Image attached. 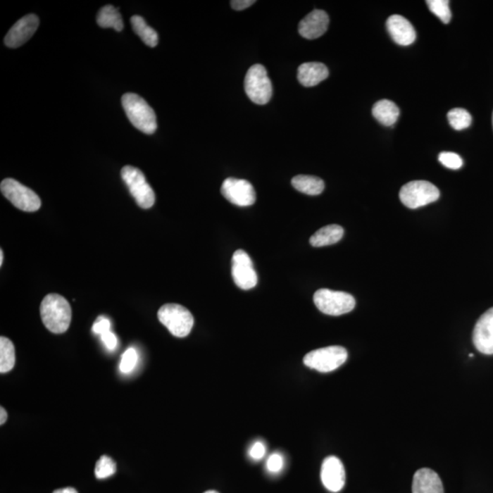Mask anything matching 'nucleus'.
<instances>
[{
	"label": "nucleus",
	"mask_w": 493,
	"mask_h": 493,
	"mask_svg": "<svg viewBox=\"0 0 493 493\" xmlns=\"http://www.w3.org/2000/svg\"><path fill=\"white\" fill-rule=\"evenodd\" d=\"M221 193L225 199L239 206H252L256 201L254 186L244 180L227 178L222 184Z\"/></svg>",
	"instance_id": "9b49d317"
},
{
	"label": "nucleus",
	"mask_w": 493,
	"mask_h": 493,
	"mask_svg": "<svg viewBox=\"0 0 493 493\" xmlns=\"http://www.w3.org/2000/svg\"><path fill=\"white\" fill-rule=\"evenodd\" d=\"M439 161L442 163L444 166H446V168L453 169V170L460 169L462 165H463L461 157L457 155V154L452 152L440 153Z\"/></svg>",
	"instance_id": "c85d7f7f"
},
{
	"label": "nucleus",
	"mask_w": 493,
	"mask_h": 493,
	"mask_svg": "<svg viewBox=\"0 0 493 493\" xmlns=\"http://www.w3.org/2000/svg\"><path fill=\"white\" fill-rule=\"evenodd\" d=\"M314 304L319 311L327 316H339L352 312L356 300L352 295L344 292L320 289L314 294Z\"/></svg>",
	"instance_id": "20e7f679"
},
{
	"label": "nucleus",
	"mask_w": 493,
	"mask_h": 493,
	"mask_svg": "<svg viewBox=\"0 0 493 493\" xmlns=\"http://www.w3.org/2000/svg\"><path fill=\"white\" fill-rule=\"evenodd\" d=\"M348 353L342 347H328L320 348L308 353L304 356V365L311 369L322 373L334 371L347 362Z\"/></svg>",
	"instance_id": "423d86ee"
},
{
	"label": "nucleus",
	"mask_w": 493,
	"mask_h": 493,
	"mask_svg": "<svg viewBox=\"0 0 493 493\" xmlns=\"http://www.w3.org/2000/svg\"><path fill=\"white\" fill-rule=\"evenodd\" d=\"M246 95L256 104L264 106L273 96V85L266 69L261 64L249 68L244 81Z\"/></svg>",
	"instance_id": "0eeeda50"
},
{
	"label": "nucleus",
	"mask_w": 493,
	"mask_h": 493,
	"mask_svg": "<svg viewBox=\"0 0 493 493\" xmlns=\"http://www.w3.org/2000/svg\"><path fill=\"white\" fill-rule=\"evenodd\" d=\"M283 464H285V461H283L282 456L278 453H273L268 458L267 470L271 473H278L282 470Z\"/></svg>",
	"instance_id": "c756f323"
},
{
	"label": "nucleus",
	"mask_w": 493,
	"mask_h": 493,
	"mask_svg": "<svg viewBox=\"0 0 493 493\" xmlns=\"http://www.w3.org/2000/svg\"><path fill=\"white\" fill-rule=\"evenodd\" d=\"M344 236V229L339 225H328L317 230L310 239L311 245L319 248L335 244L340 242Z\"/></svg>",
	"instance_id": "6ab92c4d"
},
{
	"label": "nucleus",
	"mask_w": 493,
	"mask_h": 493,
	"mask_svg": "<svg viewBox=\"0 0 493 493\" xmlns=\"http://www.w3.org/2000/svg\"><path fill=\"white\" fill-rule=\"evenodd\" d=\"M255 3V0H233V1L230 2V4L233 9L240 11L251 7Z\"/></svg>",
	"instance_id": "72a5a7b5"
},
{
	"label": "nucleus",
	"mask_w": 493,
	"mask_h": 493,
	"mask_svg": "<svg viewBox=\"0 0 493 493\" xmlns=\"http://www.w3.org/2000/svg\"><path fill=\"white\" fill-rule=\"evenodd\" d=\"M121 175L138 206L144 209L152 208L156 202L155 192L147 183L143 172L134 166H125Z\"/></svg>",
	"instance_id": "39448f33"
},
{
	"label": "nucleus",
	"mask_w": 493,
	"mask_h": 493,
	"mask_svg": "<svg viewBox=\"0 0 493 493\" xmlns=\"http://www.w3.org/2000/svg\"><path fill=\"white\" fill-rule=\"evenodd\" d=\"M39 24V18L34 14L20 18L9 30L5 38V44L9 48H18L26 43L36 32Z\"/></svg>",
	"instance_id": "f8f14e48"
},
{
	"label": "nucleus",
	"mask_w": 493,
	"mask_h": 493,
	"mask_svg": "<svg viewBox=\"0 0 493 493\" xmlns=\"http://www.w3.org/2000/svg\"><path fill=\"white\" fill-rule=\"evenodd\" d=\"M137 353L134 348H129L123 353L121 363H120V370L123 374H128L134 370L137 363Z\"/></svg>",
	"instance_id": "cd10ccee"
},
{
	"label": "nucleus",
	"mask_w": 493,
	"mask_h": 493,
	"mask_svg": "<svg viewBox=\"0 0 493 493\" xmlns=\"http://www.w3.org/2000/svg\"><path fill=\"white\" fill-rule=\"evenodd\" d=\"M372 113L381 125L392 126L399 119L400 111L393 101L381 100L373 107Z\"/></svg>",
	"instance_id": "aec40b11"
},
{
	"label": "nucleus",
	"mask_w": 493,
	"mask_h": 493,
	"mask_svg": "<svg viewBox=\"0 0 493 493\" xmlns=\"http://www.w3.org/2000/svg\"><path fill=\"white\" fill-rule=\"evenodd\" d=\"M329 76V70L325 64L320 63H306L301 64L298 69V80L305 87H313L325 81Z\"/></svg>",
	"instance_id": "a211bd4d"
},
{
	"label": "nucleus",
	"mask_w": 493,
	"mask_h": 493,
	"mask_svg": "<svg viewBox=\"0 0 493 493\" xmlns=\"http://www.w3.org/2000/svg\"><path fill=\"white\" fill-rule=\"evenodd\" d=\"M54 493H78V492L73 488H64L56 489V491H54Z\"/></svg>",
	"instance_id": "c9c22d12"
},
{
	"label": "nucleus",
	"mask_w": 493,
	"mask_h": 493,
	"mask_svg": "<svg viewBox=\"0 0 493 493\" xmlns=\"http://www.w3.org/2000/svg\"><path fill=\"white\" fill-rule=\"evenodd\" d=\"M131 23L134 32L140 37L147 46L155 48L158 44V34L146 23V20L140 16H132Z\"/></svg>",
	"instance_id": "5701e85b"
},
{
	"label": "nucleus",
	"mask_w": 493,
	"mask_h": 493,
	"mask_svg": "<svg viewBox=\"0 0 493 493\" xmlns=\"http://www.w3.org/2000/svg\"><path fill=\"white\" fill-rule=\"evenodd\" d=\"M204 493H218V492H216V491H208V492H206Z\"/></svg>",
	"instance_id": "4c0bfd02"
},
{
	"label": "nucleus",
	"mask_w": 493,
	"mask_h": 493,
	"mask_svg": "<svg viewBox=\"0 0 493 493\" xmlns=\"http://www.w3.org/2000/svg\"><path fill=\"white\" fill-rule=\"evenodd\" d=\"M1 193L17 208L26 212L39 211L42 200L33 190L13 178H6L0 185Z\"/></svg>",
	"instance_id": "6e6552de"
},
{
	"label": "nucleus",
	"mask_w": 493,
	"mask_h": 493,
	"mask_svg": "<svg viewBox=\"0 0 493 493\" xmlns=\"http://www.w3.org/2000/svg\"><path fill=\"white\" fill-rule=\"evenodd\" d=\"M160 323L175 337H186L194 325V317L187 308L177 304L163 305L157 313Z\"/></svg>",
	"instance_id": "7ed1b4c3"
},
{
	"label": "nucleus",
	"mask_w": 493,
	"mask_h": 493,
	"mask_svg": "<svg viewBox=\"0 0 493 493\" xmlns=\"http://www.w3.org/2000/svg\"><path fill=\"white\" fill-rule=\"evenodd\" d=\"M97 23L99 26L104 27V29L111 27V29L116 30V32H122L123 29L121 14L119 13L118 9L111 5L101 8V11H99Z\"/></svg>",
	"instance_id": "4be33fe9"
},
{
	"label": "nucleus",
	"mask_w": 493,
	"mask_h": 493,
	"mask_svg": "<svg viewBox=\"0 0 493 493\" xmlns=\"http://www.w3.org/2000/svg\"><path fill=\"white\" fill-rule=\"evenodd\" d=\"M292 185L299 192L309 196L320 195L325 189V182L313 175H296L292 180Z\"/></svg>",
	"instance_id": "412c9836"
},
{
	"label": "nucleus",
	"mask_w": 493,
	"mask_h": 493,
	"mask_svg": "<svg viewBox=\"0 0 493 493\" xmlns=\"http://www.w3.org/2000/svg\"><path fill=\"white\" fill-rule=\"evenodd\" d=\"M473 344L479 352L493 354V307L478 320L473 330Z\"/></svg>",
	"instance_id": "4468645a"
},
{
	"label": "nucleus",
	"mask_w": 493,
	"mask_h": 493,
	"mask_svg": "<svg viewBox=\"0 0 493 493\" xmlns=\"http://www.w3.org/2000/svg\"><path fill=\"white\" fill-rule=\"evenodd\" d=\"M439 195V190L430 182L416 180L402 187L399 199L404 205L415 209L437 201Z\"/></svg>",
	"instance_id": "1a4fd4ad"
},
{
	"label": "nucleus",
	"mask_w": 493,
	"mask_h": 493,
	"mask_svg": "<svg viewBox=\"0 0 493 493\" xmlns=\"http://www.w3.org/2000/svg\"><path fill=\"white\" fill-rule=\"evenodd\" d=\"M413 493H444L442 480L435 471L423 468L413 478Z\"/></svg>",
	"instance_id": "f3484780"
},
{
	"label": "nucleus",
	"mask_w": 493,
	"mask_h": 493,
	"mask_svg": "<svg viewBox=\"0 0 493 493\" xmlns=\"http://www.w3.org/2000/svg\"><path fill=\"white\" fill-rule=\"evenodd\" d=\"M430 11L435 14L443 23L448 24L451 20V11L448 0H428Z\"/></svg>",
	"instance_id": "a878e982"
},
{
	"label": "nucleus",
	"mask_w": 493,
	"mask_h": 493,
	"mask_svg": "<svg viewBox=\"0 0 493 493\" xmlns=\"http://www.w3.org/2000/svg\"><path fill=\"white\" fill-rule=\"evenodd\" d=\"M448 119L451 127L458 131L470 127L471 123H473V117L470 113L462 108H455V109L449 111Z\"/></svg>",
	"instance_id": "393cba45"
},
{
	"label": "nucleus",
	"mask_w": 493,
	"mask_h": 493,
	"mask_svg": "<svg viewBox=\"0 0 493 493\" xmlns=\"http://www.w3.org/2000/svg\"><path fill=\"white\" fill-rule=\"evenodd\" d=\"M3 255H4V254H3V251L1 249V251H0V265H1V266L3 264V258H3Z\"/></svg>",
	"instance_id": "e433bc0d"
},
{
	"label": "nucleus",
	"mask_w": 493,
	"mask_h": 493,
	"mask_svg": "<svg viewBox=\"0 0 493 493\" xmlns=\"http://www.w3.org/2000/svg\"><path fill=\"white\" fill-rule=\"evenodd\" d=\"M320 480L323 486L332 492H340L345 483V470L343 463L335 456H330L323 462Z\"/></svg>",
	"instance_id": "ddd939ff"
},
{
	"label": "nucleus",
	"mask_w": 493,
	"mask_h": 493,
	"mask_svg": "<svg viewBox=\"0 0 493 493\" xmlns=\"http://www.w3.org/2000/svg\"><path fill=\"white\" fill-rule=\"evenodd\" d=\"M265 453H266V448L264 444L260 442L254 443L249 449V456L254 460H261L264 457Z\"/></svg>",
	"instance_id": "2f4dec72"
},
{
	"label": "nucleus",
	"mask_w": 493,
	"mask_h": 493,
	"mask_svg": "<svg viewBox=\"0 0 493 493\" xmlns=\"http://www.w3.org/2000/svg\"><path fill=\"white\" fill-rule=\"evenodd\" d=\"M101 341L109 350L116 349L117 345V338L116 335L111 331L104 332V334L101 335Z\"/></svg>",
	"instance_id": "473e14b6"
},
{
	"label": "nucleus",
	"mask_w": 493,
	"mask_h": 493,
	"mask_svg": "<svg viewBox=\"0 0 493 493\" xmlns=\"http://www.w3.org/2000/svg\"><path fill=\"white\" fill-rule=\"evenodd\" d=\"M16 354L13 343L8 338H0V373L5 374L13 369Z\"/></svg>",
	"instance_id": "b1692460"
},
{
	"label": "nucleus",
	"mask_w": 493,
	"mask_h": 493,
	"mask_svg": "<svg viewBox=\"0 0 493 493\" xmlns=\"http://www.w3.org/2000/svg\"><path fill=\"white\" fill-rule=\"evenodd\" d=\"M116 471V464L112 458L104 455L99 458L96 466H95V476H96L97 479H106V478L113 476Z\"/></svg>",
	"instance_id": "bb28decb"
},
{
	"label": "nucleus",
	"mask_w": 493,
	"mask_h": 493,
	"mask_svg": "<svg viewBox=\"0 0 493 493\" xmlns=\"http://www.w3.org/2000/svg\"><path fill=\"white\" fill-rule=\"evenodd\" d=\"M122 104L126 116L132 125L146 135L156 131V116L152 107L139 95L125 94L122 98Z\"/></svg>",
	"instance_id": "f03ea898"
},
{
	"label": "nucleus",
	"mask_w": 493,
	"mask_h": 493,
	"mask_svg": "<svg viewBox=\"0 0 493 493\" xmlns=\"http://www.w3.org/2000/svg\"><path fill=\"white\" fill-rule=\"evenodd\" d=\"M111 323L110 320L106 318V317L100 316L98 317L96 322L94 323L92 326V332L95 335H101L108 331H111Z\"/></svg>",
	"instance_id": "7c9ffc66"
},
{
	"label": "nucleus",
	"mask_w": 493,
	"mask_h": 493,
	"mask_svg": "<svg viewBox=\"0 0 493 493\" xmlns=\"http://www.w3.org/2000/svg\"><path fill=\"white\" fill-rule=\"evenodd\" d=\"M387 29L391 38L399 45H411L417 38V33L413 25L400 15H393L388 18Z\"/></svg>",
	"instance_id": "dca6fc26"
},
{
	"label": "nucleus",
	"mask_w": 493,
	"mask_h": 493,
	"mask_svg": "<svg viewBox=\"0 0 493 493\" xmlns=\"http://www.w3.org/2000/svg\"><path fill=\"white\" fill-rule=\"evenodd\" d=\"M41 316L45 327L54 334H63L72 320V308L63 296H45L41 304Z\"/></svg>",
	"instance_id": "f257e3e1"
},
{
	"label": "nucleus",
	"mask_w": 493,
	"mask_h": 493,
	"mask_svg": "<svg viewBox=\"0 0 493 493\" xmlns=\"http://www.w3.org/2000/svg\"><path fill=\"white\" fill-rule=\"evenodd\" d=\"M492 125H493V115H492Z\"/></svg>",
	"instance_id": "58836bf2"
},
{
	"label": "nucleus",
	"mask_w": 493,
	"mask_h": 493,
	"mask_svg": "<svg viewBox=\"0 0 493 493\" xmlns=\"http://www.w3.org/2000/svg\"><path fill=\"white\" fill-rule=\"evenodd\" d=\"M8 419V413L4 408H0V425H4Z\"/></svg>",
	"instance_id": "f704fd0d"
},
{
	"label": "nucleus",
	"mask_w": 493,
	"mask_h": 493,
	"mask_svg": "<svg viewBox=\"0 0 493 493\" xmlns=\"http://www.w3.org/2000/svg\"><path fill=\"white\" fill-rule=\"evenodd\" d=\"M231 273L234 282L240 289H251L257 285L258 276L254 263L249 254L242 249H238L233 254Z\"/></svg>",
	"instance_id": "9d476101"
},
{
	"label": "nucleus",
	"mask_w": 493,
	"mask_h": 493,
	"mask_svg": "<svg viewBox=\"0 0 493 493\" xmlns=\"http://www.w3.org/2000/svg\"><path fill=\"white\" fill-rule=\"evenodd\" d=\"M328 25L327 13L320 9H316L301 20L299 24V33L304 39H318L328 30Z\"/></svg>",
	"instance_id": "2eb2a0df"
}]
</instances>
